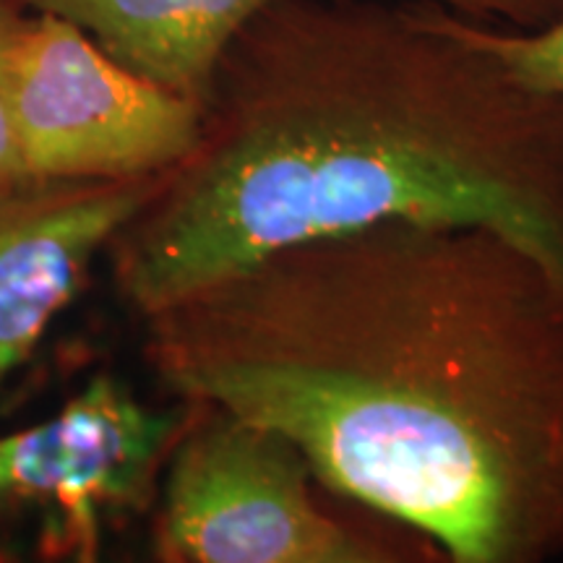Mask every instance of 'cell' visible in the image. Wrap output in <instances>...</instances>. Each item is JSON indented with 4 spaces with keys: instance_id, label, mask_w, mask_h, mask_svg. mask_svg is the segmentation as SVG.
<instances>
[{
    "instance_id": "ba28073f",
    "label": "cell",
    "mask_w": 563,
    "mask_h": 563,
    "mask_svg": "<svg viewBox=\"0 0 563 563\" xmlns=\"http://www.w3.org/2000/svg\"><path fill=\"white\" fill-rule=\"evenodd\" d=\"M441 16L460 37L501 63L525 87L563 100V13L538 30H517V26L470 19L443 5Z\"/></svg>"
},
{
    "instance_id": "5b68a950",
    "label": "cell",
    "mask_w": 563,
    "mask_h": 563,
    "mask_svg": "<svg viewBox=\"0 0 563 563\" xmlns=\"http://www.w3.org/2000/svg\"><path fill=\"white\" fill-rule=\"evenodd\" d=\"M188 405L154 410L112 376H97L53 418L0 435V506L51 511L45 551L95 561L104 517L152 501Z\"/></svg>"
},
{
    "instance_id": "52a82bcc",
    "label": "cell",
    "mask_w": 563,
    "mask_h": 563,
    "mask_svg": "<svg viewBox=\"0 0 563 563\" xmlns=\"http://www.w3.org/2000/svg\"><path fill=\"white\" fill-rule=\"evenodd\" d=\"M87 32L104 53L203 104L224 51L274 0H13Z\"/></svg>"
},
{
    "instance_id": "8992f818",
    "label": "cell",
    "mask_w": 563,
    "mask_h": 563,
    "mask_svg": "<svg viewBox=\"0 0 563 563\" xmlns=\"http://www.w3.org/2000/svg\"><path fill=\"white\" fill-rule=\"evenodd\" d=\"M162 178L165 173L0 188V391L81 290L97 253L110 249Z\"/></svg>"
},
{
    "instance_id": "277c9868",
    "label": "cell",
    "mask_w": 563,
    "mask_h": 563,
    "mask_svg": "<svg viewBox=\"0 0 563 563\" xmlns=\"http://www.w3.org/2000/svg\"><path fill=\"white\" fill-rule=\"evenodd\" d=\"M11 100L30 180L167 173L194 150L201 129V102L125 68L53 13L19 19Z\"/></svg>"
},
{
    "instance_id": "7a4b0ae2",
    "label": "cell",
    "mask_w": 563,
    "mask_h": 563,
    "mask_svg": "<svg viewBox=\"0 0 563 563\" xmlns=\"http://www.w3.org/2000/svg\"><path fill=\"white\" fill-rule=\"evenodd\" d=\"M389 220L488 224L563 277V100L441 5L274 0L224 51L194 150L110 243L141 319L274 251Z\"/></svg>"
},
{
    "instance_id": "6da1fadb",
    "label": "cell",
    "mask_w": 563,
    "mask_h": 563,
    "mask_svg": "<svg viewBox=\"0 0 563 563\" xmlns=\"http://www.w3.org/2000/svg\"><path fill=\"white\" fill-rule=\"evenodd\" d=\"M165 389L287 435L443 563L563 555V277L488 224L274 251L146 316Z\"/></svg>"
},
{
    "instance_id": "9c48e42d",
    "label": "cell",
    "mask_w": 563,
    "mask_h": 563,
    "mask_svg": "<svg viewBox=\"0 0 563 563\" xmlns=\"http://www.w3.org/2000/svg\"><path fill=\"white\" fill-rule=\"evenodd\" d=\"M19 11L21 9L13 0H0V188L30 180L24 173V159H21L19 129L11 100V42L21 19Z\"/></svg>"
},
{
    "instance_id": "3957f363",
    "label": "cell",
    "mask_w": 563,
    "mask_h": 563,
    "mask_svg": "<svg viewBox=\"0 0 563 563\" xmlns=\"http://www.w3.org/2000/svg\"><path fill=\"white\" fill-rule=\"evenodd\" d=\"M183 402V399H180ZM165 464L154 559L165 563H443L402 522L329 506L311 462L274 428L207 402Z\"/></svg>"
},
{
    "instance_id": "30bf717a",
    "label": "cell",
    "mask_w": 563,
    "mask_h": 563,
    "mask_svg": "<svg viewBox=\"0 0 563 563\" xmlns=\"http://www.w3.org/2000/svg\"><path fill=\"white\" fill-rule=\"evenodd\" d=\"M422 3H435L462 16L517 26V30H538L563 13V0H422Z\"/></svg>"
}]
</instances>
